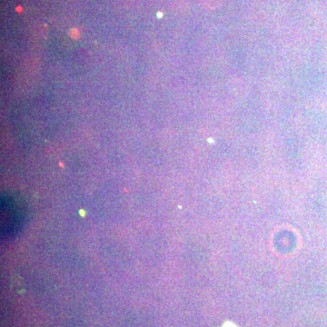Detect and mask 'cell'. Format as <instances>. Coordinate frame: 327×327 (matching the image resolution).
I'll return each mask as SVG.
<instances>
[{
	"mask_svg": "<svg viewBox=\"0 0 327 327\" xmlns=\"http://www.w3.org/2000/svg\"><path fill=\"white\" fill-rule=\"evenodd\" d=\"M70 35L73 38H78L79 37V31L77 29H72L70 32Z\"/></svg>",
	"mask_w": 327,
	"mask_h": 327,
	"instance_id": "cell-1",
	"label": "cell"
},
{
	"mask_svg": "<svg viewBox=\"0 0 327 327\" xmlns=\"http://www.w3.org/2000/svg\"><path fill=\"white\" fill-rule=\"evenodd\" d=\"M223 327H237V326L236 324H234L233 322H226L224 324Z\"/></svg>",
	"mask_w": 327,
	"mask_h": 327,
	"instance_id": "cell-2",
	"label": "cell"
}]
</instances>
